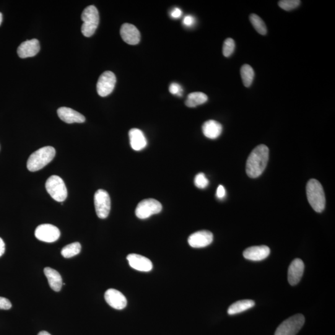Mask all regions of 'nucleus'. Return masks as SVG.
Instances as JSON below:
<instances>
[{
	"label": "nucleus",
	"instance_id": "6",
	"mask_svg": "<svg viewBox=\"0 0 335 335\" xmlns=\"http://www.w3.org/2000/svg\"><path fill=\"white\" fill-rule=\"evenodd\" d=\"M304 323V316L302 314H297L283 321L277 327L274 335H296Z\"/></svg>",
	"mask_w": 335,
	"mask_h": 335
},
{
	"label": "nucleus",
	"instance_id": "4",
	"mask_svg": "<svg viewBox=\"0 0 335 335\" xmlns=\"http://www.w3.org/2000/svg\"><path fill=\"white\" fill-rule=\"evenodd\" d=\"M84 24L82 26V33L85 37L89 38L94 35L100 22V16L97 8L93 5L86 8L82 15Z\"/></svg>",
	"mask_w": 335,
	"mask_h": 335
},
{
	"label": "nucleus",
	"instance_id": "23",
	"mask_svg": "<svg viewBox=\"0 0 335 335\" xmlns=\"http://www.w3.org/2000/svg\"><path fill=\"white\" fill-rule=\"evenodd\" d=\"M208 100V97L202 92L191 93L187 97L185 105L189 108H195L197 106L203 105Z\"/></svg>",
	"mask_w": 335,
	"mask_h": 335
},
{
	"label": "nucleus",
	"instance_id": "3",
	"mask_svg": "<svg viewBox=\"0 0 335 335\" xmlns=\"http://www.w3.org/2000/svg\"><path fill=\"white\" fill-rule=\"evenodd\" d=\"M56 150L54 147L47 146L41 148L30 155L27 162L29 170L35 172L45 167L55 157Z\"/></svg>",
	"mask_w": 335,
	"mask_h": 335
},
{
	"label": "nucleus",
	"instance_id": "17",
	"mask_svg": "<svg viewBox=\"0 0 335 335\" xmlns=\"http://www.w3.org/2000/svg\"><path fill=\"white\" fill-rule=\"evenodd\" d=\"M40 51V42L36 39H34L22 43L18 49L17 53L20 58L25 59L37 55Z\"/></svg>",
	"mask_w": 335,
	"mask_h": 335
},
{
	"label": "nucleus",
	"instance_id": "30",
	"mask_svg": "<svg viewBox=\"0 0 335 335\" xmlns=\"http://www.w3.org/2000/svg\"><path fill=\"white\" fill-rule=\"evenodd\" d=\"M169 91L172 95H177L181 97L183 94V89L180 85L176 83H172L169 87Z\"/></svg>",
	"mask_w": 335,
	"mask_h": 335
},
{
	"label": "nucleus",
	"instance_id": "29",
	"mask_svg": "<svg viewBox=\"0 0 335 335\" xmlns=\"http://www.w3.org/2000/svg\"><path fill=\"white\" fill-rule=\"evenodd\" d=\"M194 184L197 188L204 189L209 185V180L203 173H200L197 174L194 178Z\"/></svg>",
	"mask_w": 335,
	"mask_h": 335
},
{
	"label": "nucleus",
	"instance_id": "24",
	"mask_svg": "<svg viewBox=\"0 0 335 335\" xmlns=\"http://www.w3.org/2000/svg\"><path fill=\"white\" fill-rule=\"evenodd\" d=\"M241 79L245 87H250L253 82L254 72L250 66L244 65L240 70Z\"/></svg>",
	"mask_w": 335,
	"mask_h": 335
},
{
	"label": "nucleus",
	"instance_id": "11",
	"mask_svg": "<svg viewBox=\"0 0 335 335\" xmlns=\"http://www.w3.org/2000/svg\"><path fill=\"white\" fill-rule=\"evenodd\" d=\"M213 238V234L209 231H198L189 236L188 243L193 248H204L212 243Z\"/></svg>",
	"mask_w": 335,
	"mask_h": 335
},
{
	"label": "nucleus",
	"instance_id": "16",
	"mask_svg": "<svg viewBox=\"0 0 335 335\" xmlns=\"http://www.w3.org/2000/svg\"><path fill=\"white\" fill-rule=\"evenodd\" d=\"M270 249L265 245L254 246L246 248L243 255L248 260L259 261L263 260L269 255Z\"/></svg>",
	"mask_w": 335,
	"mask_h": 335
},
{
	"label": "nucleus",
	"instance_id": "5",
	"mask_svg": "<svg viewBox=\"0 0 335 335\" xmlns=\"http://www.w3.org/2000/svg\"><path fill=\"white\" fill-rule=\"evenodd\" d=\"M46 188L52 198L57 202H64L68 195L66 184L59 176L49 177L46 183Z\"/></svg>",
	"mask_w": 335,
	"mask_h": 335
},
{
	"label": "nucleus",
	"instance_id": "9",
	"mask_svg": "<svg viewBox=\"0 0 335 335\" xmlns=\"http://www.w3.org/2000/svg\"><path fill=\"white\" fill-rule=\"evenodd\" d=\"M116 77L113 72L106 71L99 78L97 85L98 95L105 97L110 95L115 87Z\"/></svg>",
	"mask_w": 335,
	"mask_h": 335
},
{
	"label": "nucleus",
	"instance_id": "27",
	"mask_svg": "<svg viewBox=\"0 0 335 335\" xmlns=\"http://www.w3.org/2000/svg\"><path fill=\"white\" fill-rule=\"evenodd\" d=\"M235 43L234 40L231 38H228L225 41L223 45V55L225 57H229L232 55L235 51Z\"/></svg>",
	"mask_w": 335,
	"mask_h": 335
},
{
	"label": "nucleus",
	"instance_id": "15",
	"mask_svg": "<svg viewBox=\"0 0 335 335\" xmlns=\"http://www.w3.org/2000/svg\"><path fill=\"white\" fill-rule=\"evenodd\" d=\"M121 36L124 42L129 45H136L140 41V34L138 29L134 25L125 23L122 26Z\"/></svg>",
	"mask_w": 335,
	"mask_h": 335
},
{
	"label": "nucleus",
	"instance_id": "14",
	"mask_svg": "<svg viewBox=\"0 0 335 335\" xmlns=\"http://www.w3.org/2000/svg\"><path fill=\"white\" fill-rule=\"evenodd\" d=\"M304 271V263L300 259H295L290 263L288 269V281L291 285H295L300 282Z\"/></svg>",
	"mask_w": 335,
	"mask_h": 335
},
{
	"label": "nucleus",
	"instance_id": "13",
	"mask_svg": "<svg viewBox=\"0 0 335 335\" xmlns=\"http://www.w3.org/2000/svg\"><path fill=\"white\" fill-rule=\"evenodd\" d=\"M129 265L137 271L149 272L153 268L152 261L146 257L137 254H130L127 257Z\"/></svg>",
	"mask_w": 335,
	"mask_h": 335
},
{
	"label": "nucleus",
	"instance_id": "36",
	"mask_svg": "<svg viewBox=\"0 0 335 335\" xmlns=\"http://www.w3.org/2000/svg\"><path fill=\"white\" fill-rule=\"evenodd\" d=\"M38 335H51L50 333H48V331H42L40 332Z\"/></svg>",
	"mask_w": 335,
	"mask_h": 335
},
{
	"label": "nucleus",
	"instance_id": "26",
	"mask_svg": "<svg viewBox=\"0 0 335 335\" xmlns=\"http://www.w3.org/2000/svg\"><path fill=\"white\" fill-rule=\"evenodd\" d=\"M250 22L255 30L261 35H266L267 28L265 23L261 18L256 14H251L250 16Z\"/></svg>",
	"mask_w": 335,
	"mask_h": 335
},
{
	"label": "nucleus",
	"instance_id": "32",
	"mask_svg": "<svg viewBox=\"0 0 335 335\" xmlns=\"http://www.w3.org/2000/svg\"><path fill=\"white\" fill-rule=\"evenodd\" d=\"M226 194L225 189L224 187L222 185H219L218 187L216 192V196L218 199H222L224 198Z\"/></svg>",
	"mask_w": 335,
	"mask_h": 335
},
{
	"label": "nucleus",
	"instance_id": "22",
	"mask_svg": "<svg viewBox=\"0 0 335 335\" xmlns=\"http://www.w3.org/2000/svg\"><path fill=\"white\" fill-rule=\"evenodd\" d=\"M255 303L252 300H242L233 303L228 309V315H233L240 313L253 307Z\"/></svg>",
	"mask_w": 335,
	"mask_h": 335
},
{
	"label": "nucleus",
	"instance_id": "25",
	"mask_svg": "<svg viewBox=\"0 0 335 335\" xmlns=\"http://www.w3.org/2000/svg\"><path fill=\"white\" fill-rule=\"evenodd\" d=\"M81 249L82 246L80 243H72L62 248L61 254L64 258H70L79 254Z\"/></svg>",
	"mask_w": 335,
	"mask_h": 335
},
{
	"label": "nucleus",
	"instance_id": "7",
	"mask_svg": "<svg viewBox=\"0 0 335 335\" xmlns=\"http://www.w3.org/2000/svg\"><path fill=\"white\" fill-rule=\"evenodd\" d=\"M162 206L159 201L154 199L143 200L137 205L136 215L140 219H146L162 211Z\"/></svg>",
	"mask_w": 335,
	"mask_h": 335
},
{
	"label": "nucleus",
	"instance_id": "18",
	"mask_svg": "<svg viewBox=\"0 0 335 335\" xmlns=\"http://www.w3.org/2000/svg\"><path fill=\"white\" fill-rule=\"evenodd\" d=\"M57 114L60 119L67 124L83 123L85 121L84 115L70 108H60Z\"/></svg>",
	"mask_w": 335,
	"mask_h": 335
},
{
	"label": "nucleus",
	"instance_id": "1",
	"mask_svg": "<svg viewBox=\"0 0 335 335\" xmlns=\"http://www.w3.org/2000/svg\"><path fill=\"white\" fill-rule=\"evenodd\" d=\"M269 160V149L265 145L257 146L251 152L246 165V172L249 177L256 178L263 173Z\"/></svg>",
	"mask_w": 335,
	"mask_h": 335
},
{
	"label": "nucleus",
	"instance_id": "10",
	"mask_svg": "<svg viewBox=\"0 0 335 335\" xmlns=\"http://www.w3.org/2000/svg\"><path fill=\"white\" fill-rule=\"evenodd\" d=\"M35 236L39 240L47 243H53L58 240L61 236V232L56 226L51 224H42L36 228Z\"/></svg>",
	"mask_w": 335,
	"mask_h": 335
},
{
	"label": "nucleus",
	"instance_id": "33",
	"mask_svg": "<svg viewBox=\"0 0 335 335\" xmlns=\"http://www.w3.org/2000/svg\"><path fill=\"white\" fill-rule=\"evenodd\" d=\"M194 23H195V20H194V17H191V16H186L184 18L183 24L186 26V27H191L194 25Z\"/></svg>",
	"mask_w": 335,
	"mask_h": 335
},
{
	"label": "nucleus",
	"instance_id": "28",
	"mask_svg": "<svg viewBox=\"0 0 335 335\" xmlns=\"http://www.w3.org/2000/svg\"><path fill=\"white\" fill-rule=\"evenodd\" d=\"M299 0H282L279 1L278 5L280 9L285 11H291L292 10L297 9L300 4Z\"/></svg>",
	"mask_w": 335,
	"mask_h": 335
},
{
	"label": "nucleus",
	"instance_id": "8",
	"mask_svg": "<svg viewBox=\"0 0 335 335\" xmlns=\"http://www.w3.org/2000/svg\"><path fill=\"white\" fill-rule=\"evenodd\" d=\"M96 212L100 219H106L110 214L111 199L107 191L99 189L94 196Z\"/></svg>",
	"mask_w": 335,
	"mask_h": 335
},
{
	"label": "nucleus",
	"instance_id": "12",
	"mask_svg": "<svg viewBox=\"0 0 335 335\" xmlns=\"http://www.w3.org/2000/svg\"><path fill=\"white\" fill-rule=\"evenodd\" d=\"M106 302L111 307L122 310L126 307L127 301L125 296L119 290L114 289H110L106 290L105 294Z\"/></svg>",
	"mask_w": 335,
	"mask_h": 335
},
{
	"label": "nucleus",
	"instance_id": "34",
	"mask_svg": "<svg viewBox=\"0 0 335 335\" xmlns=\"http://www.w3.org/2000/svg\"><path fill=\"white\" fill-rule=\"evenodd\" d=\"M182 12L180 9L178 8H175V9H173L172 12H171V17L174 18H179L181 17Z\"/></svg>",
	"mask_w": 335,
	"mask_h": 335
},
{
	"label": "nucleus",
	"instance_id": "20",
	"mask_svg": "<svg viewBox=\"0 0 335 335\" xmlns=\"http://www.w3.org/2000/svg\"><path fill=\"white\" fill-rule=\"evenodd\" d=\"M47 279L48 280L49 285L54 291L59 292L61 290L62 285V278L61 275L56 270L51 267H46L44 270Z\"/></svg>",
	"mask_w": 335,
	"mask_h": 335
},
{
	"label": "nucleus",
	"instance_id": "35",
	"mask_svg": "<svg viewBox=\"0 0 335 335\" xmlns=\"http://www.w3.org/2000/svg\"><path fill=\"white\" fill-rule=\"evenodd\" d=\"M5 251V244L2 238H0V257L4 254Z\"/></svg>",
	"mask_w": 335,
	"mask_h": 335
},
{
	"label": "nucleus",
	"instance_id": "19",
	"mask_svg": "<svg viewBox=\"0 0 335 335\" xmlns=\"http://www.w3.org/2000/svg\"><path fill=\"white\" fill-rule=\"evenodd\" d=\"M130 144L135 151H140L147 145V140L142 131L138 129H132L129 132Z\"/></svg>",
	"mask_w": 335,
	"mask_h": 335
},
{
	"label": "nucleus",
	"instance_id": "37",
	"mask_svg": "<svg viewBox=\"0 0 335 335\" xmlns=\"http://www.w3.org/2000/svg\"><path fill=\"white\" fill-rule=\"evenodd\" d=\"M2 21H3V15L2 14V13H0V25H2Z\"/></svg>",
	"mask_w": 335,
	"mask_h": 335
},
{
	"label": "nucleus",
	"instance_id": "21",
	"mask_svg": "<svg viewBox=\"0 0 335 335\" xmlns=\"http://www.w3.org/2000/svg\"><path fill=\"white\" fill-rule=\"evenodd\" d=\"M202 132L205 136L210 139L218 138L222 134V126L218 122L209 120L205 122L202 126Z\"/></svg>",
	"mask_w": 335,
	"mask_h": 335
},
{
	"label": "nucleus",
	"instance_id": "2",
	"mask_svg": "<svg viewBox=\"0 0 335 335\" xmlns=\"http://www.w3.org/2000/svg\"><path fill=\"white\" fill-rule=\"evenodd\" d=\"M306 193L309 204L313 210L316 212H323L325 207L326 200L320 182L315 179L309 180L306 187Z\"/></svg>",
	"mask_w": 335,
	"mask_h": 335
},
{
	"label": "nucleus",
	"instance_id": "31",
	"mask_svg": "<svg viewBox=\"0 0 335 335\" xmlns=\"http://www.w3.org/2000/svg\"><path fill=\"white\" fill-rule=\"evenodd\" d=\"M12 307V303L8 298L0 297V309H2V310H9Z\"/></svg>",
	"mask_w": 335,
	"mask_h": 335
}]
</instances>
